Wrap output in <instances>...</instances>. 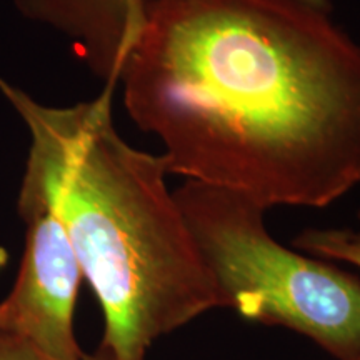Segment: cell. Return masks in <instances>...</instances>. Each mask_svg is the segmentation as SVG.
<instances>
[{
    "label": "cell",
    "instance_id": "ba28073f",
    "mask_svg": "<svg viewBox=\"0 0 360 360\" xmlns=\"http://www.w3.org/2000/svg\"><path fill=\"white\" fill-rule=\"evenodd\" d=\"M295 2L304 4V6L317 8V11H323V12H332V4L330 0H295Z\"/></svg>",
    "mask_w": 360,
    "mask_h": 360
},
{
    "label": "cell",
    "instance_id": "8992f818",
    "mask_svg": "<svg viewBox=\"0 0 360 360\" xmlns=\"http://www.w3.org/2000/svg\"><path fill=\"white\" fill-rule=\"evenodd\" d=\"M292 247L312 257L350 264L360 269V244L350 231L342 229H305L292 238Z\"/></svg>",
    "mask_w": 360,
    "mask_h": 360
},
{
    "label": "cell",
    "instance_id": "30bf717a",
    "mask_svg": "<svg viewBox=\"0 0 360 360\" xmlns=\"http://www.w3.org/2000/svg\"><path fill=\"white\" fill-rule=\"evenodd\" d=\"M352 360H360V355H359V357H355V359H352Z\"/></svg>",
    "mask_w": 360,
    "mask_h": 360
},
{
    "label": "cell",
    "instance_id": "3957f363",
    "mask_svg": "<svg viewBox=\"0 0 360 360\" xmlns=\"http://www.w3.org/2000/svg\"><path fill=\"white\" fill-rule=\"evenodd\" d=\"M222 309L285 327L335 360L360 355V277L278 244L267 210L240 193L186 180L174 192Z\"/></svg>",
    "mask_w": 360,
    "mask_h": 360
},
{
    "label": "cell",
    "instance_id": "5b68a950",
    "mask_svg": "<svg viewBox=\"0 0 360 360\" xmlns=\"http://www.w3.org/2000/svg\"><path fill=\"white\" fill-rule=\"evenodd\" d=\"M25 19L65 35L103 82L120 72L146 24L148 0H12Z\"/></svg>",
    "mask_w": 360,
    "mask_h": 360
},
{
    "label": "cell",
    "instance_id": "277c9868",
    "mask_svg": "<svg viewBox=\"0 0 360 360\" xmlns=\"http://www.w3.org/2000/svg\"><path fill=\"white\" fill-rule=\"evenodd\" d=\"M25 247L15 283L0 300V332L57 360H84L74 330L82 269L57 214L32 197L17 199Z\"/></svg>",
    "mask_w": 360,
    "mask_h": 360
},
{
    "label": "cell",
    "instance_id": "6da1fadb",
    "mask_svg": "<svg viewBox=\"0 0 360 360\" xmlns=\"http://www.w3.org/2000/svg\"><path fill=\"white\" fill-rule=\"evenodd\" d=\"M295 0H148L124 103L170 175L269 210L360 184V45Z\"/></svg>",
    "mask_w": 360,
    "mask_h": 360
},
{
    "label": "cell",
    "instance_id": "9c48e42d",
    "mask_svg": "<svg viewBox=\"0 0 360 360\" xmlns=\"http://www.w3.org/2000/svg\"><path fill=\"white\" fill-rule=\"evenodd\" d=\"M359 220H360V212H359ZM350 236L357 244H360V231H350Z\"/></svg>",
    "mask_w": 360,
    "mask_h": 360
},
{
    "label": "cell",
    "instance_id": "7a4b0ae2",
    "mask_svg": "<svg viewBox=\"0 0 360 360\" xmlns=\"http://www.w3.org/2000/svg\"><path fill=\"white\" fill-rule=\"evenodd\" d=\"M115 80L70 107L39 103L0 79L30 135L19 195L64 224L103 314L101 360H147L160 337L222 309L174 192L169 162L135 148L112 117Z\"/></svg>",
    "mask_w": 360,
    "mask_h": 360
},
{
    "label": "cell",
    "instance_id": "52a82bcc",
    "mask_svg": "<svg viewBox=\"0 0 360 360\" xmlns=\"http://www.w3.org/2000/svg\"><path fill=\"white\" fill-rule=\"evenodd\" d=\"M0 360H57L49 357L15 337L0 332ZM84 360H101L96 354L85 355Z\"/></svg>",
    "mask_w": 360,
    "mask_h": 360
}]
</instances>
